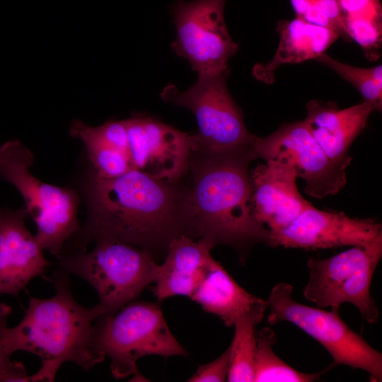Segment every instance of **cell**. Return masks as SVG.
Instances as JSON below:
<instances>
[{"instance_id": "cell-9", "label": "cell", "mask_w": 382, "mask_h": 382, "mask_svg": "<svg viewBox=\"0 0 382 382\" xmlns=\"http://www.w3.org/2000/svg\"><path fill=\"white\" fill-rule=\"evenodd\" d=\"M228 74L229 70L199 74L185 91L168 83L160 93L165 102L187 108L195 115L198 130L194 150L219 151L253 144L255 136L248 131L243 113L228 91Z\"/></svg>"}, {"instance_id": "cell-8", "label": "cell", "mask_w": 382, "mask_h": 382, "mask_svg": "<svg viewBox=\"0 0 382 382\" xmlns=\"http://www.w3.org/2000/svg\"><path fill=\"white\" fill-rule=\"evenodd\" d=\"M293 286L286 282L277 284L267 299L270 325L289 322L318 341L330 354L333 368L345 365L365 371L370 381H382V354L364 337L355 332L339 313L311 307L294 300Z\"/></svg>"}, {"instance_id": "cell-4", "label": "cell", "mask_w": 382, "mask_h": 382, "mask_svg": "<svg viewBox=\"0 0 382 382\" xmlns=\"http://www.w3.org/2000/svg\"><path fill=\"white\" fill-rule=\"evenodd\" d=\"M33 153L20 141L0 146V177L13 185L36 225L35 238L43 249L59 260L66 244L79 231V196L71 188L45 183L30 171Z\"/></svg>"}, {"instance_id": "cell-22", "label": "cell", "mask_w": 382, "mask_h": 382, "mask_svg": "<svg viewBox=\"0 0 382 382\" xmlns=\"http://www.w3.org/2000/svg\"><path fill=\"white\" fill-rule=\"evenodd\" d=\"M70 134L83 143L93 173L103 178H113L133 170L127 156L97 137L91 126L75 120L70 127Z\"/></svg>"}, {"instance_id": "cell-7", "label": "cell", "mask_w": 382, "mask_h": 382, "mask_svg": "<svg viewBox=\"0 0 382 382\" xmlns=\"http://www.w3.org/2000/svg\"><path fill=\"white\" fill-rule=\"evenodd\" d=\"M381 257L382 233L367 245H353L325 259L309 258L303 294L318 307H330L337 313L342 303H352L366 322L377 323L379 310L370 287Z\"/></svg>"}, {"instance_id": "cell-11", "label": "cell", "mask_w": 382, "mask_h": 382, "mask_svg": "<svg viewBox=\"0 0 382 382\" xmlns=\"http://www.w3.org/2000/svg\"><path fill=\"white\" fill-rule=\"evenodd\" d=\"M252 148L255 158L291 166L313 197L336 195L346 184V168L328 158L303 121L283 125L265 137L255 136Z\"/></svg>"}, {"instance_id": "cell-17", "label": "cell", "mask_w": 382, "mask_h": 382, "mask_svg": "<svg viewBox=\"0 0 382 382\" xmlns=\"http://www.w3.org/2000/svg\"><path fill=\"white\" fill-rule=\"evenodd\" d=\"M213 247L202 239L186 235L169 243L162 265H159L154 293L158 301L173 296L193 295L215 261L210 254Z\"/></svg>"}, {"instance_id": "cell-12", "label": "cell", "mask_w": 382, "mask_h": 382, "mask_svg": "<svg viewBox=\"0 0 382 382\" xmlns=\"http://www.w3.org/2000/svg\"><path fill=\"white\" fill-rule=\"evenodd\" d=\"M124 121L127 156L133 170L170 181H179L186 175L196 145L195 134L146 114L134 113Z\"/></svg>"}, {"instance_id": "cell-5", "label": "cell", "mask_w": 382, "mask_h": 382, "mask_svg": "<svg viewBox=\"0 0 382 382\" xmlns=\"http://www.w3.org/2000/svg\"><path fill=\"white\" fill-rule=\"evenodd\" d=\"M92 250L64 253L61 270L77 275L96 290L105 315L110 316L137 299L155 282L159 265L149 252L113 239L94 241Z\"/></svg>"}, {"instance_id": "cell-10", "label": "cell", "mask_w": 382, "mask_h": 382, "mask_svg": "<svg viewBox=\"0 0 382 382\" xmlns=\"http://www.w3.org/2000/svg\"><path fill=\"white\" fill-rule=\"evenodd\" d=\"M226 0H176L170 7L176 30L171 49L199 74L228 71L239 46L224 21Z\"/></svg>"}, {"instance_id": "cell-18", "label": "cell", "mask_w": 382, "mask_h": 382, "mask_svg": "<svg viewBox=\"0 0 382 382\" xmlns=\"http://www.w3.org/2000/svg\"><path fill=\"white\" fill-rule=\"evenodd\" d=\"M277 32L279 42L274 57L267 63L256 64L252 70L256 79L267 84L274 82L275 71L280 65L316 59L340 37L332 29L297 17L279 22Z\"/></svg>"}, {"instance_id": "cell-24", "label": "cell", "mask_w": 382, "mask_h": 382, "mask_svg": "<svg viewBox=\"0 0 382 382\" xmlns=\"http://www.w3.org/2000/svg\"><path fill=\"white\" fill-rule=\"evenodd\" d=\"M11 313V308L5 303H0V382H30L29 376L24 365L12 361L6 350L3 335L4 329L8 326V319Z\"/></svg>"}, {"instance_id": "cell-1", "label": "cell", "mask_w": 382, "mask_h": 382, "mask_svg": "<svg viewBox=\"0 0 382 382\" xmlns=\"http://www.w3.org/2000/svg\"><path fill=\"white\" fill-rule=\"evenodd\" d=\"M179 182L137 170L113 178L91 174L83 187L87 219L74 237L77 249H86L88 243L100 239H113L152 255L166 251L174 238L190 236L183 206L184 187Z\"/></svg>"}, {"instance_id": "cell-13", "label": "cell", "mask_w": 382, "mask_h": 382, "mask_svg": "<svg viewBox=\"0 0 382 382\" xmlns=\"http://www.w3.org/2000/svg\"><path fill=\"white\" fill-rule=\"evenodd\" d=\"M382 233L381 224L371 219L350 218L325 212L312 204L290 224L270 232L268 245L318 250L365 245Z\"/></svg>"}, {"instance_id": "cell-15", "label": "cell", "mask_w": 382, "mask_h": 382, "mask_svg": "<svg viewBox=\"0 0 382 382\" xmlns=\"http://www.w3.org/2000/svg\"><path fill=\"white\" fill-rule=\"evenodd\" d=\"M251 176L254 214L270 232L286 227L312 204L299 192L296 173L286 163L266 161L251 170Z\"/></svg>"}, {"instance_id": "cell-26", "label": "cell", "mask_w": 382, "mask_h": 382, "mask_svg": "<svg viewBox=\"0 0 382 382\" xmlns=\"http://www.w3.org/2000/svg\"><path fill=\"white\" fill-rule=\"evenodd\" d=\"M230 361L228 348L215 360L199 366L196 372L187 380L192 382L227 381Z\"/></svg>"}, {"instance_id": "cell-2", "label": "cell", "mask_w": 382, "mask_h": 382, "mask_svg": "<svg viewBox=\"0 0 382 382\" xmlns=\"http://www.w3.org/2000/svg\"><path fill=\"white\" fill-rule=\"evenodd\" d=\"M252 145L219 151L193 150L183 206L190 236L235 248L242 260L257 243L268 245L270 231L255 217L249 164Z\"/></svg>"}, {"instance_id": "cell-20", "label": "cell", "mask_w": 382, "mask_h": 382, "mask_svg": "<svg viewBox=\"0 0 382 382\" xmlns=\"http://www.w3.org/2000/svg\"><path fill=\"white\" fill-rule=\"evenodd\" d=\"M256 352L254 365V381L312 382L320 378L329 368L323 371L307 374L299 371L286 364L274 352L277 342L274 331L267 327L255 333Z\"/></svg>"}, {"instance_id": "cell-6", "label": "cell", "mask_w": 382, "mask_h": 382, "mask_svg": "<svg viewBox=\"0 0 382 382\" xmlns=\"http://www.w3.org/2000/svg\"><path fill=\"white\" fill-rule=\"evenodd\" d=\"M98 352L110 359L112 374L123 378L137 374V361L144 356H187L170 332L158 303L132 301L95 324Z\"/></svg>"}, {"instance_id": "cell-19", "label": "cell", "mask_w": 382, "mask_h": 382, "mask_svg": "<svg viewBox=\"0 0 382 382\" xmlns=\"http://www.w3.org/2000/svg\"><path fill=\"white\" fill-rule=\"evenodd\" d=\"M190 299L228 327L245 316L265 312L269 306L267 300L242 288L216 260Z\"/></svg>"}, {"instance_id": "cell-14", "label": "cell", "mask_w": 382, "mask_h": 382, "mask_svg": "<svg viewBox=\"0 0 382 382\" xmlns=\"http://www.w3.org/2000/svg\"><path fill=\"white\" fill-rule=\"evenodd\" d=\"M25 207L0 208V295L18 296L50 265L28 228Z\"/></svg>"}, {"instance_id": "cell-21", "label": "cell", "mask_w": 382, "mask_h": 382, "mask_svg": "<svg viewBox=\"0 0 382 382\" xmlns=\"http://www.w3.org/2000/svg\"><path fill=\"white\" fill-rule=\"evenodd\" d=\"M265 312H257L239 318L233 325L235 333L229 346L230 361L227 381H254L256 352L255 326Z\"/></svg>"}, {"instance_id": "cell-27", "label": "cell", "mask_w": 382, "mask_h": 382, "mask_svg": "<svg viewBox=\"0 0 382 382\" xmlns=\"http://www.w3.org/2000/svg\"><path fill=\"white\" fill-rule=\"evenodd\" d=\"M297 18H301L310 8L315 7L317 0H290Z\"/></svg>"}, {"instance_id": "cell-16", "label": "cell", "mask_w": 382, "mask_h": 382, "mask_svg": "<svg viewBox=\"0 0 382 382\" xmlns=\"http://www.w3.org/2000/svg\"><path fill=\"white\" fill-rule=\"evenodd\" d=\"M303 120L328 158L345 168L351 163L348 154L353 141L365 127L369 115L375 111L369 103L338 109L334 104L311 100Z\"/></svg>"}, {"instance_id": "cell-23", "label": "cell", "mask_w": 382, "mask_h": 382, "mask_svg": "<svg viewBox=\"0 0 382 382\" xmlns=\"http://www.w3.org/2000/svg\"><path fill=\"white\" fill-rule=\"evenodd\" d=\"M342 78L352 84L361 93L364 100L371 104L375 110L382 108V66L364 69L352 66L332 59L323 53L316 59Z\"/></svg>"}, {"instance_id": "cell-3", "label": "cell", "mask_w": 382, "mask_h": 382, "mask_svg": "<svg viewBox=\"0 0 382 382\" xmlns=\"http://www.w3.org/2000/svg\"><path fill=\"white\" fill-rule=\"evenodd\" d=\"M52 283L54 296L30 297L23 319L4 331V345L10 355L23 351L41 359V367L30 375V382L54 381L66 362L88 371L105 359L95 344V324L105 315V308L98 303L91 308L79 304L71 293L69 274L62 270L54 274Z\"/></svg>"}, {"instance_id": "cell-25", "label": "cell", "mask_w": 382, "mask_h": 382, "mask_svg": "<svg viewBox=\"0 0 382 382\" xmlns=\"http://www.w3.org/2000/svg\"><path fill=\"white\" fill-rule=\"evenodd\" d=\"M343 18L381 22L379 0H337Z\"/></svg>"}]
</instances>
